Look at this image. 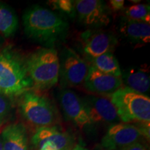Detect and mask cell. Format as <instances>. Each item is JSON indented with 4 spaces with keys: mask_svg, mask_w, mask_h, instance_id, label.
<instances>
[{
    "mask_svg": "<svg viewBox=\"0 0 150 150\" xmlns=\"http://www.w3.org/2000/svg\"><path fill=\"white\" fill-rule=\"evenodd\" d=\"M59 79L63 89L83 84L89 65L72 49L65 47L59 57Z\"/></svg>",
    "mask_w": 150,
    "mask_h": 150,
    "instance_id": "6",
    "label": "cell"
},
{
    "mask_svg": "<svg viewBox=\"0 0 150 150\" xmlns=\"http://www.w3.org/2000/svg\"><path fill=\"white\" fill-rule=\"evenodd\" d=\"M72 150H88V149L85 147V145L79 142V143L75 145L74 146V147L72 148Z\"/></svg>",
    "mask_w": 150,
    "mask_h": 150,
    "instance_id": "24",
    "label": "cell"
},
{
    "mask_svg": "<svg viewBox=\"0 0 150 150\" xmlns=\"http://www.w3.org/2000/svg\"><path fill=\"white\" fill-rule=\"evenodd\" d=\"M73 3L79 20L86 27L99 29L107 27L110 23V10L104 1L77 0Z\"/></svg>",
    "mask_w": 150,
    "mask_h": 150,
    "instance_id": "7",
    "label": "cell"
},
{
    "mask_svg": "<svg viewBox=\"0 0 150 150\" xmlns=\"http://www.w3.org/2000/svg\"><path fill=\"white\" fill-rule=\"evenodd\" d=\"M84 88L91 93L110 95L122 86L121 77L105 74L91 65L83 82Z\"/></svg>",
    "mask_w": 150,
    "mask_h": 150,
    "instance_id": "13",
    "label": "cell"
},
{
    "mask_svg": "<svg viewBox=\"0 0 150 150\" xmlns=\"http://www.w3.org/2000/svg\"><path fill=\"white\" fill-rule=\"evenodd\" d=\"M142 137L138 126L129 123H117L108 128L101 140L105 150H120L138 142Z\"/></svg>",
    "mask_w": 150,
    "mask_h": 150,
    "instance_id": "8",
    "label": "cell"
},
{
    "mask_svg": "<svg viewBox=\"0 0 150 150\" xmlns=\"http://www.w3.org/2000/svg\"><path fill=\"white\" fill-rule=\"evenodd\" d=\"M32 88L25 60L9 49L0 51V93L11 98L21 96Z\"/></svg>",
    "mask_w": 150,
    "mask_h": 150,
    "instance_id": "2",
    "label": "cell"
},
{
    "mask_svg": "<svg viewBox=\"0 0 150 150\" xmlns=\"http://www.w3.org/2000/svg\"><path fill=\"white\" fill-rule=\"evenodd\" d=\"M11 110L12 102L11 98L0 93V127L8 120Z\"/></svg>",
    "mask_w": 150,
    "mask_h": 150,
    "instance_id": "20",
    "label": "cell"
},
{
    "mask_svg": "<svg viewBox=\"0 0 150 150\" xmlns=\"http://www.w3.org/2000/svg\"><path fill=\"white\" fill-rule=\"evenodd\" d=\"M121 79L125 87L136 93L147 95L149 92V75L141 69L129 67L122 73Z\"/></svg>",
    "mask_w": 150,
    "mask_h": 150,
    "instance_id": "16",
    "label": "cell"
},
{
    "mask_svg": "<svg viewBox=\"0 0 150 150\" xmlns=\"http://www.w3.org/2000/svg\"><path fill=\"white\" fill-rule=\"evenodd\" d=\"M50 4L54 9L61 11L63 13L68 15L69 16H74L76 14L73 1L70 0H59V1H51Z\"/></svg>",
    "mask_w": 150,
    "mask_h": 150,
    "instance_id": "21",
    "label": "cell"
},
{
    "mask_svg": "<svg viewBox=\"0 0 150 150\" xmlns=\"http://www.w3.org/2000/svg\"><path fill=\"white\" fill-rule=\"evenodd\" d=\"M120 150H147V149L142 143L138 142Z\"/></svg>",
    "mask_w": 150,
    "mask_h": 150,
    "instance_id": "23",
    "label": "cell"
},
{
    "mask_svg": "<svg viewBox=\"0 0 150 150\" xmlns=\"http://www.w3.org/2000/svg\"><path fill=\"white\" fill-rule=\"evenodd\" d=\"M3 42H4V39H3V38L1 36V35H0V47L2 45Z\"/></svg>",
    "mask_w": 150,
    "mask_h": 150,
    "instance_id": "26",
    "label": "cell"
},
{
    "mask_svg": "<svg viewBox=\"0 0 150 150\" xmlns=\"http://www.w3.org/2000/svg\"><path fill=\"white\" fill-rule=\"evenodd\" d=\"M18 18L10 6L0 1V33L5 38L13 35L18 28Z\"/></svg>",
    "mask_w": 150,
    "mask_h": 150,
    "instance_id": "17",
    "label": "cell"
},
{
    "mask_svg": "<svg viewBox=\"0 0 150 150\" xmlns=\"http://www.w3.org/2000/svg\"><path fill=\"white\" fill-rule=\"evenodd\" d=\"M97 150H105V149H102V148H99V149H97Z\"/></svg>",
    "mask_w": 150,
    "mask_h": 150,
    "instance_id": "27",
    "label": "cell"
},
{
    "mask_svg": "<svg viewBox=\"0 0 150 150\" xmlns=\"http://www.w3.org/2000/svg\"><path fill=\"white\" fill-rule=\"evenodd\" d=\"M60 106L65 117L79 128L91 125L82 99L70 89H63L59 95Z\"/></svg>",
    "mask_w": 150,
    "mask_h": 150,
    "instance_id": "12",
    "label": "cell"
},
{
    "mask_svg": "<svg viewBox=\"0 0 150 150\" xmlns=\"http://www.w3.org/2000/svg\"><path fill=\"white\" fill-rule=\"evenodd\" d=\"M92 65L105 74L121 77L122 70L117 59L111 52L105 53L91 60Z\"/></svg>",
    "mask_w": 150,
    "mask_h": 150,
    "instance_id": "18",
    "label": "cell"
},
{
    "mask_svg": "<svg viewBox=\"0 0 150 150\" xmlns=\"http://www.w3.org/2000/svg\"><path fill=\"white\" fill-rule=\"evenodd\" d=\"M122 123L150 122V99L147 95L121 87L109 95Z\"/></svg>",
    "mask_w": 150,
    "mask_h": 150,
    "instance_id": "4",
    "label": "cell"
},
{
    "mask_svg": "<svg viewBox=\"0 0 150 150\" xmlns=\"http://www.w3.org/2000/svg\"><path fill=\"white\" fill-rule=\"evenodd\" d=\"M124 4H125V1L123 0H110L108 3V8L110 10L113 11H118L122 10L124 8Z\"/></svg>",
    "mask_w": 150,
    "mask_h": 150,
    "instance_id": "22",
    "label": "cell"
},
{
    "mask_svg": "<svg viewBox=\"0 0 150 150\" xmlns=\"http://www.w3.org/2000/svg\"><path fill=\"white\" fill-rule=\"evenodd\" d=\"M3 150H29L26 127L22 123L11 124L1 134Z\"/></svg>",
    "mask_w": 150,
    "mask_h": 150,
    "instance_id": "15",
    "label": "cell"
},
{
    "mask_svg": "<svg viewBox=\"0 0 150 150\" xmlns=\"http://www.w3.org/2000/svg\"><path fill=\"white\" fill-rule=\"evenodd\" d=\"M39 150H50V149H39Z\"/></svg>",
    "mask_w": 150,
    "mask_h": 150,
    "instance_id": "28",
    "label": "cell"
},
{
    "mask_svg": "<svg viewBox=\"0 0 150 150\" xmlns=\"http://www.w3.org/2000/svg\"><path fill=\"white\" fill-rule=\"evenodd\" d=\"M125 17L130 20L149 24V5L145 4H138L131 6L125 10Z\"/></svg>",
    "mask_w": 150,
    "mask_h": 150,
    "instance_id": "19",
    "label": "cell"
},
{
    "mask_svg": "<svg viewBox=\"0 0 150 150\" xmlns=\"http://www.w3.org/2000/svg\"><path fill=\"white\" fill-rule=\"evenodd\" d=\"M21 96L19 107L28 123L36 127V129L54 127L58 123V110L47 97L31 91Z\"/></svg>",
    "mask_w": 150,
    "mask_h": 150,
    "instance_id": "5",
    "label": "cell"
},
{
    "mask_svg": "<svg viewBox=\"0 0 150 150\" xmlns=\"http://www.w3.org/2000/svg\"><path fill=\"white\" fill-rule=\"evenodd\" d=\"M0 150H3V142L1 136H0Z\"/></svg>",
    "mask_w": 150,
    "mask_h": 150,
    "instance_id": "25",
    "label": "cell"
},
{
    "mask_svg": "<svg viewBox=\"0 0 150 150\" xmlns=\"http://www.w3.org/2000/svg\"><path fill=\"white\" fill-rule=\"evenodd\" d=\"M24 31L28 38L52 47L64 38L68 24L61 16L39 5L28 8L22 16Z\"/></svg>",
    "mask_w": 150,
    "mask_h": 150,
    "instance_id": "1",
    "label": "cell"
},
{
    "mask_svg": "<svg viewBox=\"0 0 150 150\" xmlns=\"http://www.w3.org/2000/svg\"><path fill=\"white\" fill-rule=\"evenodd\" d=\"M92 124H115L120 122L110 99L103 96L87 95L82 99Z\"/></svg>",
    "mask_w": 150,
    "mask_h": 150,
    "instance_id": "11",
    "label": "cell"
},
{
    "mask_svg": "<svg viewBox=\"0 0 150 150\" xmlns=\"http://www.w3.org/2000/svg\"><path fill=\"white\" fill-rule=\"evenodd\" d=\"M119 31L124 38L136 45H143L150 41L149 24L124 17L119 23Z\"/></svg>",
    "mask_w": 150,
    "mask_h": 150,
    "instance_id": "14",
    "label": "cell"
},
{
    "mask_svg": "<svg viewBox=\"0 0 150 150\" xmlns=\"http://www.w3.org/2000/svg\"><path fill=\"white\" fill-rule=\"evenodd\" d=\"M81 38L83 54L90 61L105 53H112L118 42L113 33L102 30L86 31Z\"/></svg>",
    "mask_w": 150,
    "mask_h": 150,
    "instance_id": "9",
    "label": "cell"
},
{
    "mask_svg": "<svg viewBox=\"0 0 150 150\" xmlns=\"http://www.w3.org/2000/svg\"><path fill=\"white\" fill-rule=\"evenodd\" d=\"M25 61L28 74L35 88L47 90L58 83L59 56L55 49L37 50L30 54Z\"/></svg>",
    "mask_w": 150,
    "mask_h": 150,
    "instance_id": "3",
    "label": "cell"
},
{
    "mask_svg": "<svg viewBox=\"0 0 150 150\" xmlns=\"http://www.w3.org/2000/svg\"><path fill=\"white\" fill-rule=\"evenodd\" d=\"M31 143L37 149L50 150H72L74 139L68 132H62L56 126L41 127L36 129Z\"/></svg>",
    "mask_w": 150,
    "mask_h": 150,
    "instance_id": "10",
    "label": "cell"
}]
</instances>
